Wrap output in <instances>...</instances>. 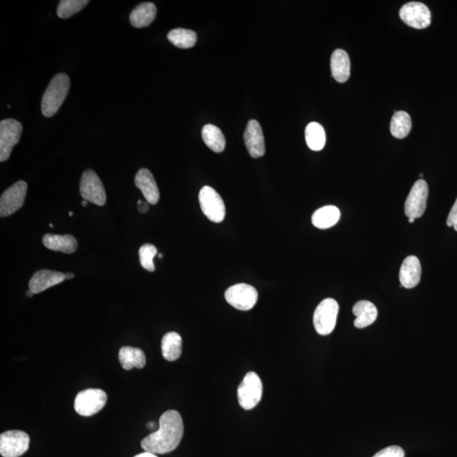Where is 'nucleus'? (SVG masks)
Segmentation results:
<instances>
[{
  "label": "nucleus",
  "instance_id": "1",
  "mask_svg": "<svg viewBox=\"0 0 457 457\" xmlns=\"http://www.w3.org/2000/svg\"><path fill=\"white\" fill-rule=\"evenodd\" d=\"M184 423L180 413L167 411L159 419V430L150 434L141 442L142 448L153 454H167L181 444Z\"/></svg>",
  "mask_w": 457,
  "mask_h": 457
},
{
  "label": "nucleus",
  "instance_id": "2",
  "mask_svg": "<svg viewBox=\"0 0 457 457\" xmlns=\"http://www.w3.org/2000/svg\"><path fill=\"white\" fill-rule=\"evenodd\" d=\"M71 82L65 73H60L51 80L42 100L43 115L50 118L56 114L67 97Z\"/></svg>",
  "mask_w": 457,
  "mask_h": 457
},
{
  "label": "nucleus",
  "instance_id": "3",
  "mask_svg": "<svg viewBox=\"0 0 457 457\" xmlns=\"http://www.w3.org/2000/svg\"><path fill=\"white\" fill-rule=\"evenodd\" d=\"M263 383L254 372H247L237 390L239 404L245 410H252L261 401Z\"/></svg>",
  "mask_w": 457,
  "mask_h": 457
},
{
  "label": "nucleus",
  "instance_id": "4",
  "mask_svg": "<svg viewBox=\"0 0 457 457\" xmlns=\"http://www.w3.org/2000/svg\"><path fill=\"white\" fill-rule=\"evenodd\" d=\"M339 313L338 302L327 298L317 306L313 314L314 328L321 335H330L335 330Z\"/></svg>",
  "mask_w": 457,
  "mask_h": 457
},
{
  "label": "nucleus",
  "instance_id": "5",
  "mask_svg": "<svg viewBox=\"0 0 457 457\" xmlns=\"http://www.w3.org/2000/svg\"><path fill=\"white\" fill-rule=\"evenodd\" d=\"M107 403V394L100 389L80 391L76 397L74 408L80 416H90L100 412Z\"/></svg>",
  "mask_w": 457,
  "mask_h": 457
},
{
  "label": "nucleus",
  "instance_id": "6",
  "mask_svg": "<svg viewBox=\"0 0 457 457\" xmlns=\"http://www.w3.org/2000/svg\"><path fill=\"white\" fill-rule=\"evenodd\" d=\"M201 210L212 222L221 223L225 217L224 201L219 193L210 186H203L199 192Z\"/></svg>",
  "mask_w": 457,
  "mask_h": 457
},
{
  "label": "nucleus",
  "instance_id": "7",
  "mask_svg": "<svg viewBox=\"0 0 457 457\" xmlns=\"http://www.w3.org/2000/svg\"><path fill=\"white\" fill-rule=\"evenodd\" d=\"M23 125L16 120L7 119L0 122V161L5 162L20 141Z\"/></svg>",
  "mask_w": 457,
  "mask_h": 457
},
{
  "label": "nucleus",
  "instance_id": "8",
  "mask_svg": "<svg viewBox=\"0 0 457 457\" xmlns=\"http://www.w3.org/2000/svg\"><path fill=\"white\" fill-rule=\"evenodd\" d=\"M80 192L87 202L104 206L106 203V192L103 183L93 170H87L82 174L80 182Z\"/></svg>",
  "mask_w": 457,
  "mask_h": 457
},
{
  "label": "nucleus",
  "instance_id": "9",
  "mask_svg": "<svg viewBox=\"0 0 457 457\" xmlns=\"http://www.w3.org/2000/svg\"><path fill=\"white\" fill-rule=\"evenodd\" d=\"M30 437L19 430H10L0 435V454L3 457H20L28 451Z\"/></svg>",
  "mask_w": 457,
  "mask_h": 457
},
{
  "label": "nucleus",
  "instance_id": "10",
  "mask_svg": "<svg viewBox=\"0 0 457 457\" xmlns=\"http://www.w3.org/2000/svg\"><path fill=\"white\" fill-rule=\"evenodd\" d=\"M226 302L234 308L241 310H251L257 303L258 294L254 287L247 284H237L230 287L225 291Z\"/></svg>",
  "mask_w": 457,
  "mask_h": 457
},
{
  "label": "nucleus",
  "instance_id": "11",
  "mask_svg": "<svg viewBox=\"0 0 457 457\" xmlns=\"http://www.w3.org/2000/svg\"><path fill=\"white\" fill-rule=\"evenodd\" d=\"M27 184L23 181H17L3 192L0 199V216L8 217L23 206Z\"/></svg>",
  "mask_w": 457,
  "mask_h": 457
},
{
  "label": "nucleus",
  "instance_id": "12",
  "mask_svg": "<svg viewBox=\"0 0 457 457\" xmlns=\"http://www.w3.org/2000/svg\"><path fill=\"white\" fill-rule=\"evenodd\" d=\"M427 196H429V186L425 181L420 179L412 186L410 193L405 200V215L408 218L422 217L426 210Z\"/></svg>",
  "mask_w": 457,
  "mask_h": 457
},
{
  "label": "nucleus",
  "instance_id": "13",
  "mask_svg": "<svg viewBox=\"0 0 457 457\" xmlns=\"http://www.w3.org/2000/svg\"><path fill=\"white\" fill-rule=\"evenodd\" d=\"M400 17L409 27L424 29L431 23V12L429 8L420 2L405 3L400 10Z\"/></svg>",
  "mask_w": 457,
  "mask_h": 457
},
{
  "label": "nucleus",
  "instance_id": "14",
  "mask_svg": "<svg viewBox=\"0 0 457 457\" xmlns=\"http://www.w3.org/2000/svg\"><path fill=\"white\" fill-rule=\"evenodd\" d=\"M244 142L248 153L252 158L258 159L265 155V144L263 130L257 120H252L247 123L244 133Z\"/></svg>",
  "mask_w": 457,
  "mask_h": 457
},
{
  "label": "nucleus",
  "instance_id": "15",
  "mask_svg": "<svg viewBox=\"0 0 457 457\" xmlns=\"http://www.w3.org/2000/svg\"><path fill=\"white\" fill-rule=\"evenodd\" d=\"M65 274L52 270L43 269L36 272L29 282V290L34 294L41 293L47 289L57 286L65 281Z\"/></svg>",
  "mask_w": 457,
  "mask_h": 457
},
{
  "label": "nucleus",
  "instance_id": "16",
  "mask_svg": "<svg viewBox=\"0 0 457 457\" xmlns=\"http://www.w3.org/2000/svg\"><path fill=\"white\" fill-rule=\"evenodd\" d=\"M422 268L419 259L415 256H409L402 263L399 277L401 287L412 289L418 286L421 280Z\"/></svg>",
  "mask_w": 457,
  "mask_h": 457
},
{
  "label": "nucleus",
  "instance_id": "17",
  "mask_svg": "<svg viewBox=\"0 0 457 457\" xmlns=\"http://www.w3.org/2000/svg\"><path fill=\"white\" fill-rule=\"evenodd\" d=\"M135 184L140 189L146 201L155 205L159 202L160 194L158 185L153 174L148 169H141L135 177Z\"/></svg>",
  "mask_w": 457,
  "mask_h": 457
},
{
  "label": "nucleus",
  "instance_id": "18",
  "mask_svg": "<svg viewBox=\"0 0 457 457\" xmlns=\"http://www.w3.org/2000/svg\"><path fill=\"white\" fill-rule=\"evenodd\" d=\"M43 243L47 249L64 252V254H74L78 248V241L71 235H54V234H46L43 236Z\"/></svg>",
  "mask_w": 457,
  "mask_h": 457
},
{
  "label": "nucleus",
  "instance_id": "19",
  "mask_svg": "<svg viewBox=\"0 0 457 457\" xmlns=\"http://www.w3.org/2000/svg\"><path fill=\"white\" fill-rule=\"evenodd\" d=\"M353 313L356 316L355 327L364 328L374 324L377 320L378 310L374 303L368 301H360L354 305Z\"/></svg>",
  "mask_w": 457,
  "mask_h": 457
},
{
  "label": "nucleus",
  "instance_id": "20",
  "mask_svg": "<svg viewBox=\"0 0 457 457\" xmlns=\"http://www.w3.org/2000/svg\"><path fill=\"white\" fill-rule=\"evenodd\" d=\"M331 67L333 78L339 83L346 82L350 78V62L348 54L342 49H336L332 54Z\"/></svg>",
  "mask_w": 457,
  "mask_h": 457
},
{
  "label": "nucleus",
  "instance_id": "21",
  "mask_svg": "<svg viewBox=\"0 0 457 457\" xmlns=\"http://www.w3.org/2000/svg\"><path fill=\"white\" fill-rule=\"evenodd\" d=\"M156 14L157 8L155 3H142L131 12L130 14L131 24L137 28L148 27L155 21Z\"/></svg>",
  "mask_w": 457,
  "mask_h": 457
},
{
  "label": "nucleus",
  "instance_id": "22",
  "mask_svg": "<svg viewBox=\"0 0 457 457\" xmlns=\"http://www.w3.org/2000/svg\"><path fill=\"white\" fill-rule=\"evenodd\" d=\"M119 360L125 370L133 368H144L146 365V356L141 349L131 346H123L120 350Z\"/></svg>",
  "mask_w": 457,
  "mask_h": 457
},
{
  "label": "nucleus",
  "instance_id": "23",
  "mask_svg": "<svg viewBox=\"0 0 457 457\" xmlns=\"http://www.w3.org/2000/svg\"><path fill=\"white\" fill-rule=\"evenodd\" d=\"M341 218V212L335 206H325L314 212L312 223L315 227L324 230L337 224Z\"/></svg>",
  "mask_w": 457,
  "mask_h": 457
},
{
  "label": "nucleus",
  "instance_id": "24",
  "mask_svg": "<svg viewBox=\"0 0 457 457\" xmlns=\"http://www.w3.org/2000/svg\"><path fill=\"white\" fill-rule=\"evenodd\" d=\"M161 349L164 359L170 361L177 360L181 355L182 339L177 332H169L164 335L161 343Z\"/></svg>",
  "mask_w": 457,
  "mask_h": 457
},
{
  "label": "nucleus",
  "instance_id": "25",
  "mask_svg": "<svg viewBox=\"0 0 457 457\" xmlns=\"http://www.w3.org/2000/svg\"><path fill=\"white\" fill-rule=\"evenodd\" d=\"M204 142L212 151L221 153L225 148V138L221 129L214 125L204 126L202 130Z\"/></svg>",
  "mask_w": 457,
  "mask_h": 457
},
{
  "label": "nucleus",
  "instance_id": "26",
  "mask_svg": "<svg viewBox=\"0 0 457 457\" xmlns=\"http://www.w3.org/2000/svg\"><path fill=\"white\" fill-rule=\"evenodd\" d=\"M305 137L306 144L313 151H320L326 142V134L324 127L317 122H311L306 128Z\"/></svg>",
  "mask_w": 457,
  "mask_h": 457
},
{
  "label": "nucleus",
  "instance_id": "27",
  "mask_svg": "<svg viewBox=\"0 0 457 457\" xmlns=\"http://www.w3.org/2000/svg\"><path fill=\"white\" fill-rule=\"evenodd\" d=\"M412 129L411 116L405 111L394 113L390 122V133L392 136L402 139L408 137Z\"/></svg>",
  "mask_w": 457,
  "mask_h": 457
},
{
  "label": "nucleus",
  "instance_id": "28",
  "mask_svg": "<svg viewBox=\"0 0 457 457\" xmlns=\"http://www.w3.org/2000/svg\"><path fill=\"white\" fill-rule=\"evenodd\" d=\"M168 39L175 46L180 49H190L196 45L197 34L188 29L177 28L168 34Z\"/></svg>",
  "mask_w": 457,
  "mask_h": 457
},
{
  "label": "nucleus",
  "instance_id": "29",
  "mask_svg": "<svg viewBox=\"0 0 457 457\" xmlns=\"http://www.w3.org/2000/svg\"><path fill=\"white\" fill-rule=\"evenodd\" d=\"M89 3V0H61L57 8L58 16L67 19L80 12Z\"/></svg>",
  "mask_w": 457,
  "mask_h": 457
},
{
  "label": "nucleus",
  "instance_id": "30",
  "mask_svg": "<svg viewBox=\"0 0 457 457\" xmlns=\"http://www.w3.org/2000/svg\"><path fill=\"white\" fill-rule=\"evenodd\" d=\"M157 254H158V250L153 244H145L142 246L139 249V257H140L142 268L150 272L155 271V266L153 263V258H155Z\"/></svg>",
  "mask_w": 457,
  "mask_h": 457
},
{
  "label": "nucleus",
  "instance_id": "31",
  "mask_svg": "<svg viewBox=\"0 0 457 457\" xmlns=\"http://www.w3.org/2000/svg\"><path fill=\"white\" fill-rule=\"evenodd\" d=\"M372 457H405V452L400 446L392 445L381 449Z\"/></svg>",
  "mask_w": 457,
  "mask_h": 457
},
{
  "label": "nucleus",
  "instance_id": "32",
  "mask_svg": "<svg viewBox=\"0 0 457 457\" xmlns=\"http://www.w3.org/2000/svg\"><path fill=\"white\" fill-rule=\"evenodd\" d=\"M446 225L449 227L454 228L457 232V199L454 205L452 206L451 212H449L447 221H446Z\"/></svg>",
  "mask_w": 457,
  "mask_h": 457
},
{
  "label": "nucleus",
  "instance_id": "33",
  "mask_svg": "<svg viewBox=\"0 0 457 457\" xmlns=\"http://www.w3.org/2000/svg\"><path fill=\"white\" fill-rule=\"evenodd\" d=\"M138 204V211L142 214H146L149 210L148 203L142 202V201L139 200L137 202Z\"/></svg>",
  "mask_w": 457,
  "mask_h": 457
},
{
  "label": "nucleus",
  "instance_id": "34",
  "mask_svg": "<svg viewBox=\"0 0 457 457\" xmlns=\"http://www.w3.org/2000/svg\"><path fill=\"white\" fill-rule=\"evenodd\" d=\"M134 457H158V456H157L155 454H153V453L145 452Z\"/></svg>",
  "mask_w": 457,
  "mask_h": 457
},
{
  "label": "nucleus",
  "instance_id": "35",
  "mask_svg": "<svg viewBox=\"0 0 457 457\" xmlns=\"http://www.w3.org/2000/svg\"><path fill=\"white\" fill-rule=\"evenodd\" d=\"M65 274V279L67 280H71L73 279V278L75 277V274L71 272Z\"/></svg>",
  "mask_w": 457,
  "mask_h": 457
},
{
  "label": "nucleus",
  "instance_id": "36",
  "mask_svg": "<svg viewBox=\"0 0 457 457\" xmlns=\"http://www.w3.org/2000/svg\"><path fill=\"white\" fill-rule=\"evenodd\" d=\"M25 295H27V298H32V296H34V292L29 290L27 292H25Z\"/></svg>",
  "mask_w": 457,
  "mask_h": 457
},
{
  "label": "nucleus",
  "instance_id": "37",
  "mask_svg": "<svg viewBox=\"0 0 457 457\" xmlns=\"http://www.w3.org/2000/svg\"><path fill=\"white\" fill-rule=\"evenodd\" d=\"M155 423H149L148 424V429H153V427H155Z\"/></svg>",
  "mask_w": 457,
  "mask_h": 457
},
{
  "label": "nucleus",
  "instance_id": "38",
  "mask_svg": "<svg viewBox=\"0 0 457 457\" xmlns=\"http://www.w3.org/2000/svg\"><path fill=\"white\" fill-rule=\"evenodd\" d=\"M87 203H89V202H87L86 200H83L82 202V207H84V208L87 207Z\"/></svg>",
  "mask_w": 457,
  "mask_h": 457
},
{
  "label": "nucleus",
  "instance_id": "39",
  "mask_svg": "<svg viewBox=\"0 0 457 457\" xmlns=\"http://www.w3.org/2000/svg\"><path fill=\"white\" fill-rule=\"evenodd\" d=\"M414 221H415L414 218H409V223H411V224H412V223H414Z\"/></svg>",
  "mask_w": 457,
  "mask_h": 457
},
{
  "label": "nucleus",
  "instance_id": "40",
  "mask_svg": "<svg viewBox=\"0 0 457 457\" xmlns=\"http://www.w3.org/2000/svg\"><path fill=\"white\" fill-rule=\"evenodd\" d=\"M69 216L72 217V216H73V213H72V212H69Z\"/></svg>",
  "mask_w": 457,
  "mask_h": 457
},
{
  "label": "nucleus",
  "instance_id": "41",
  "mask_svg": "<svg viewBox=\"0 0 457 457\" xmlns=\"http://www.w3.org/2000/svg\"><path fill=\"white\" fill-rule=\"evenodd\" d=\"M420 177L423 178V174H420Z\"/></svg>",
  "mask_w": 457,
  "mask_h": 457
},
{
  "label": "nucleus",
  "instance_id": "42",
  "mask_svg": "<svg viewBox=\"0 0 457 457\" xmlns=\"http://www.w3.org/2000/svg\"><path fill=\"white\" fill-rule=\"evenodd\" d=\"M50 227H54V225L52 224H49Z\"/></svg>",
  "mask_w": 457,
  "mask_h": 457
}]
</instances>
